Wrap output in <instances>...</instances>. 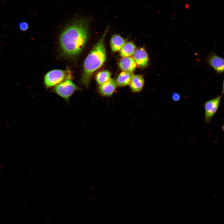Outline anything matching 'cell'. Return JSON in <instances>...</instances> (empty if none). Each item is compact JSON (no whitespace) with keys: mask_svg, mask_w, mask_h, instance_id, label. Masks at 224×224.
I'll list each match as a JSON object with an SVG mask.
<instances>
[{"mask_svg":"<svg viewBox=\"0 0 224 224\" xmlns=\"http://www.w3.org/2000/svg\"><path fill=\"white\" fill-rule=\"evenodd\" d=\"M90 21L88 18L77 16L65 27L59 38L62 56L71 58L82 52L88 39Z\"/></svg>","mask_w":224,"mask_h":224,"instance_id":"obj_1","label":"cell"},{"mask_svg":"<svg viewBox=\"0 0 224 224\" xmlns=\"http://www.w3.org/2000/svg\"><path fill=\"white\" fill-rule=\"evenodd\" d=\"M222 129L223 130V131L224 132V124H223V127H222Z\"/></svg>","mask_w":224,"mask_h":224,"instance_id":"obj_18","label":"cell"},{"mask_svg":"<svg viewBox=\"0 0 224 224\" xmlns=\"http://www.w3.org/2000/svg\"><path fill=\"white\" fill-rule=\"evenodd\" d=\"M81 90L71 79H67L55 86L52 91L68 102L74 92Z\"/></svg>","mask_w":224,"mask_h":224,"instance_id":"obj_4","label":"cell"},{"mask_svg":"<svg viewBox=\"0 0 224 224\" xmlns=\"http://www.w3.org/2000/svg\"><path fill=\"white\" fill-rule=\"evenodd\" d=\"M134 74L132 72L123 71L118 76L116 80L118 86L123 87L130 84Z\"/></svg>","mask_w":224,"mask_h":224,"instance_id":"obj_11","label":"cell"},{"mask_svg":"<svg viewBox=\"0 0 224 224\" xmlns=\"http://www.w3.org/2000/svg\"><path fill=\"white\" fill-rule=\"evenodd\" d=\"M209 65L219 74L224 72V58L214 53H211L208 59Z\"/></svg>","mask_w":224,"mask_h":224,"instance_id":"obj_6","label":"cell"},{"mask_svg":"<svg viewBox=\"0 0 224 224\" xmlns=\"http://www.w3.org/2000/svg\"><path fill=\"white\" fill-rule=\"evenodd\" d=\"M133 59L138 66L141 68L147 67L149 63V58L147 53L143 48H139L133 54Z\"/></svg>","mask_w":224,"mask_h":224,"instance_id":"obj_7","label":"cell"},{"mask_svg":"<svg viewBox=\"0 0 224 224\" xmlns=\"http://www.w3.org/2000/svg\"><path fill=\"white\" fill-rule=\"evenodd\" d=\"M18 26L20 29L23 31L27 30L29 27L28 23L24 21L19 22L18 23Z\"/></svg>","mask_w":224,"mask_h":224,"instance_id":"obj_15","label":"cell"},{"mask_svg":"<svg viewBox=\"0 0 224 224\" xmlns=\"http://www.w3.org/2000/svg\"><path fill=\"white\" fill-rule=\"evenodd\" d=\"M222 95L208 100L205 103L204 120L206 123H210L214 114L217 112L220 103Z\"/></svg>","mask_w":224,"mask_h":224,"instance_id":"obj_5","label":"cell"},{"mask_svg":"<svg viewBox=\"0 0 224 224\" xmlns=\"http://www.w3.org/2000/svg\"><path fill=\"white\" fill-rule=\"evenodd\" d=\"M171 97L172 100L175 101H178L180 98V95L175 92H174L172 93Z\"/></svg>","mask_w":224,"mask_h":224,"instance_id":"obj_16","label":"cell"},{"mask_svg":"<svg viewBox=\"0 0 224 224\" xmlns=\"http://www.w3.org/2000/svg\"><path fill=\"white\" fill-rule=\"evenodd\" d=\"M117 86L116 80L114 79L111 78L100 86L99 91L102 96H109L113 94Z\"/></svg>","mask_w":224,"mask_h":224,"instance_id":"obj_8","label":"cell"},{"mask_svg":"<svg viewBox=\"0 0 224 224\" xmlns=\"http://www.w3.org/2000/svg\"><path fill=\"white\" fill-rule=\"evenodd\" d=\"M135 49V45L133 42L126 43L120 50V55L123 57H130L133 54Z\"/></svg>","mask_w":224,"mask_h":224,"instance_id":"obj_13","label":"cell"},{"mask_svg":"<svg viewBox=\"0 0 224 224\" xmlns=\"http://www.w3.org/2000/svg\"><path fill=\"white\" fill-rule=\"evenodd\" d=\"M108 30L107 27L100 40L94 46L85 60L81 82L86 87L89 85L94 72L101 67L106 60V56L104 41Z\"/></svg>","mask_w":224,"mask_h":224,"instance_id":"obj_2","label":"cell"},{"mask_svg":"<svg viewBox=\"0 0 224 224\" xmlns=\"http://www.w3.org/2000/svg\"><path fill=\"white\" fill-rule=\"evenodd\" d=\"M125 43V40L122 37L118 35H114L110 40L111 49L113 52H118L120 50Z\"/></svg>","mask_w":224,"mask_h":224,"instance_id":"obj_12","label":"cell"},{"mask_svg":"<svg viewBox=\"0 0 224 224\" xmlns=\"http://www.w3.org/2000/svg\"><path fill=\"white\" fill-rule=\"evenodd\" d=\"M119 65L123 71L133 72L136 67V64L133 58L131 57H124L120 60Z\"/></svg>","mask_w":224,"mask_h":224,"instance_id":"obj_9","label":"cell"},{"mask_svg":"<svg viewBox=\"0 0 224 224\" xmlns=\"http://www.w3.org/2000/svg\"><path fill=\"white\" fill-rule=\"evenodd\" d=\"M111 74L109 72L105 70L100 71L96 74V79L97 83L101 85L111 79Z\"/></svg>","mask_w":224,"mask_h":224,"instance_id":"obj_14","label":"cell"},{"mask_svg":"<svg viewBox=\"0 0 224 224\" xmlns=\"http://www.w3.org/2000/svg\"><path fill=\"white\" fill-rule=\"evenodd\" d=\"M222 93L223 94L224 93V79L223 81V86H222Z\"/></svg>","mask_w":224,"mask_h":224,"instance_id":"obj_17","label":"cell"},{"mask_svg":"<svg viewBox=\"0 0 224 224\" xmlns=\"http://www.w3.org/2000/svg\"><path fill=\"white\" fill-rule=\"evenodd\" d=\"M144 84L143 77L140 75H134L130 83L131 91L133 92H140Z\"/></svg>","mask_w":224,"mask_h":224,"instance_id":"obj_10","label":"cell"},{"mask_svg":"<svg viewBox=\"0 0 224 224\" xmlns=\"http://www.w3.org/2000/svg\"><path fill=\"white\" fill-rule=\"evenodd\" d=\"M73 77L72 72L68 69H56L50 71L45 75L44 83L47 88L55 86L67 79H71Z\"/></svg>","mask_w":224,"mask_h":224,"instance_id":"obj_3","label":"cell"}]
</instances>
